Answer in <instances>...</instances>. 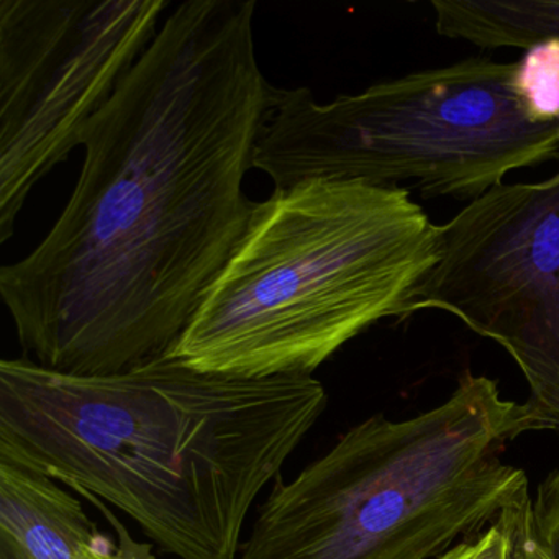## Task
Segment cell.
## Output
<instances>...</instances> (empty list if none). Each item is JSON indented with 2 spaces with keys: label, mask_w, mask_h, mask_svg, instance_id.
Listing matches in <instances>:
<instances>
[{
  "label": "cell",
  "mask_w": 559,
  "mask_h": 559,
  "mask_svg": "<svg viewBox=\"0 0 559 559\" xmlns=\"http://www.w3.org/2000/svg\"><path fill=\"white\" fill-rule=\"evenodd\" d=\"M254 0L176 5L84 132L67 207L0 270L25 358L107 376L169 355L227 266L277 87L261 71Z\"/></svg>",
  "instance_id": "6da1fadb"
},
{
  "label": "cell",
  "mask_w": 559,
  "mask_h": 559,
  "mask_svg": "<svg viewBox=\"0 0 559 559\" xmlns=\"http://www.w3.org/2000/svg\"><path fill=\"white\" fill-rule=\"evenodd\" d=\"M313 376L171 355L107 376L0 361V456L117 507L179 559H237L251 507L325 411Z\"/></svg>",
  "instance_id": "7a4b0ae2"
},
{
  "label": "cell",
  "mask_w": 559,
  "mask_h": 559,
  "mask_svg": "<svg viewBox=\"0 0 559 559\" xmlns=\"http://www.w3.org/2000/svg\"><path fill=\"white\" fill-rule=\"evenodd\" d=\"M440 257L441 225L404 186L276 189L169 355L231 378L312 376L376 323L401 320Z\"/></svg>",
  "instance_id": "3957f363"
},
{
  "label": "cell",
  "mask_w": 559,
  "mask_h": 559,
  "mask_svg": "<svg viewBox=\"0 0 559 559\" xmlns=\"http://www.w3.org/2000/svg\"><path fill=\"white\" fill-rule=\"evenodd\" d=\"M539 430L528 405L464 372L453 394L407 420L349 428L293 479L277 480L237 559H431L532 500L500 460Z\"/></svg>",
  "instance_id": "277c9868"
},
{
  "label": "cell",
  "mask_w": 559,
  "mask_h": 559,
  "mask_svg": "<svg viewBox=\"0 0 559 559\" xmlns=\"http://www.w3.org/2000/svg\"><path fill=\"white\" fill-rule=\"evenodd\" d=\"M559 163V40L516 61L467 58L317 103L277 90L253 169L276 189L309 179L412 182L424 199L476 201L510 173Z\"/></svg>",
  "instance_id": "5b68a950"
},
{
  "label": "cell",
  "mask_w": 559,
  "mask_h": 559,
  "mask_svg": "<svg viewBox=\"0 0 559 559\" xmlns=\"http://www.w3.org/2000/svg\"><path fill=\"white\" fill-rule=\"evenodd\" d=\"M168 0H0V243L158 35Z\"/></svg>",
  "instance_id": "8992f818"
},
{
  "label": "cell",
  "mask_w": 559,
  "mask_h": 559,
  "mask_svg": "<svg viewBox=\"0 0 559 559\" xmlns=\"http://www.w3.org/2000/svg\"><path fill=\"white\" fill-rule=\"evenodd\" d=\"M441 310L502 346L539 430H559V163L503 182L441 225V257L401 320Z\"/></svg>",
  "instance_id": "52a82bcc"
},
{
  "label": "cell",
  "mask_w": 559,
  "mask_h": 559,
  "mask_svg": "<svg viewBox=\"0 0 559 559\" xmlns=\"http://www.w3.org/2000/svg\"><path fill=\"white\" fill-rule=\"evenodd\" d=\"M0 535L25 559H91L97 530L60 480L0 456Z\"/></svg>",
  "instance_id": "ba28073f"
},
{
  "label": "cell",
  "mask_w": 559,
  "mask_h": 559,
  "mask_svg": "<svg viewBox=\"0 0 559 559\" xmlns=\"http://www.w3.org/2000/svg\"><path fill=\"white\" fill-rule=\"evenodd\" d=\"M435 31L483 50L559 40V0H433Z\"/></svg>",
  "instance_id": "9c48e42d"
},
{
  "label": "cell",
  "mask_w": 559,
  "mask_h": 559,
  "mask_svg": "<svg viewBox=\"0 0 559 559\" xmlns=\"http://www.w3.org/2000/svg\"><path fill=\"white\" fill-rule=\"evenodd\" d=\"M532 515V500L506 510L483 532L435 559H519L520 542Z\"/></svg>",
  "instance_id": "30bf717a"
},
{
  "label": "cell",
  "mask_w": 559,
  "mask_h": 559,
  "mask_svg": "<svg viewBox=\"0 0 559 559\" xmlns=\"http://www.w3.org/2000/svg\"><path fill=\"white\" fill-rule=\"evenodd\" d=\"M81 496L86 497L90 502H93L104 515L109 519L110 525L117 530V535H119V549H117L116 555L110 552L109 546L104 548L100 546L99 539H97L96 546H94L93 551H91V559H155L153 558L152 551H150V546L142 545V543H136L132 536L127 532L126 526L119 522L114 512H110L109 507L106 506V502L94 497L93 493L83 492Z\"/></svg>",
  "instance_id": "8fae6325"
},
{
  "label": "cell",
  "mask_w": 559,
  "mask_h": 559,
  "mask_svg": "<svg viewBox=\"0 0 559 559\" xmlns=\"http://www.w3.org/2000/svg\"><path fill=\"white\" fill-rule=\"evenodd\" d=\"M519 559H551L546 555L545 549L536 543V539L533 538L530 522L525 533H523L522 542H520Z\"/></svg>",
  "instance_id": "7c38bea8"
},
{
  "label": "cell",
  "mask_w": 559,
  "mask_h": 559,
  "mask_svg": "<svg viewBox=\"0 0 559 559\" xmlns=\"http://www.w3.org/2000/svg\"><path fill=\"white\" fill-rule=\"evenodd\" d=\"M0 559H25V556L8 536L0 535Z\"/></svg>",
  "instance_id": "4fadbf2b"
}]
</instances>
